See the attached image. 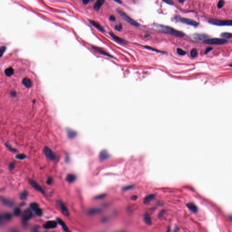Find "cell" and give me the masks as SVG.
Segmentation results:
<instances>
[{
    "instance_id": "cell-1",
    "label": "cell",
    "mask_w": 232,
    "mask_h": 232,
    "mask_svg": "<svg viewBox=\"0 0 232 232\" xmlns=\"http://www.w3.org/2000/svg\"><path fill=\"white\" fill-rule=\"evenodd\" d=\"M157 28L159 30L165 33L169 34V35L175 36L178 37H183L184 36L185 34L181 31L175 30V29L170 27L169 26H167L166 25H158Z\"/></svg>"
},
{
    "instance_id": "cell-2",
    "label": "cell",
    "mask_w": 232,
    "mask_h": 232,
    "mask_svg": "<svg viewBox=\"0 0 232 232\" xmlns=\"http://www.w3.org/2000/svg\"><path fill=\"white\" fill-rule=\"evenodd\" d=\"M117 12L118 13L119 16L123 19L126 21L127 23L130 24V25L136 26V27H138L140 26L139 24L136 21L134 20L133 19L131 18L130 17H129L124 12H123L121 10H120L119 9H118L117 10Z\"/></svg>"
},
{
    "instance_id": "cell-3",
    "label": "cell",
    "mask_w": 232,
    "mask_h": 232,
    "mask_svg": "<svg viewBox=\"0 0 232 232\" xmlns=\"http://www.w3.org/2000/svg\"><path fill=\"white\" fill-rule=\"evenodd\" d=\"M208 22L213 25L217 26H232V20H220L217 19H210Z\"/></svg>"
},
{
    "instance_id": "cell-4",
    "label": "cell",
    "mask_w": 232,
    "mask_h": 232,
    "mask_svg": "<svg viewBox=\"0 0 232 232\" xmlns=\"http://www.w3.org/2000/svg\"><path fill=\"white\" fill-rule=\"evenodd\" d=\"M227 42L228 41L225 39L219 38L208 39L204 40V43L211 45H222L226 44Z\"/></svg>"
},
{
    "instance_id": "cell-5",
    "label": "cell",
    "mask_w": 232,
    "mask_h": 232,
    "mask_svg": "<svg viewBox=\"0 0 232 232\" xmlns=\"http://www.w3.org/2000/svg\"><path fill=\"white\" fill-rule=\"evenodd\" d=\"M32 216V213L30 209H27L23 212L22 215V221L24 225L26 224L27 222L29 220L31 219Z\"/></svg>"
},
{
    "instance_id": "cell-6",
    "label": "cell",
    "mask_w": 232,
    "mask_h": 232,
    "mask_svg": "<svg viewBox=\"0 0 232 232\" xmlns=\"http://www.w3.org/2000/svg\"><path fill=\"white\" fill-rule=\"evenodd\" d=\"M44 153L47 158L50 161H54L56 158L55 154L48 147H45L44 148Z\"/></svg>"
},
{
    "instance_id": "cell-7",
    "label": "cell",
    "mask_w": 232,
    "mask_h": 232,
    "mask_svg": "<svg viewBox=\"0 0 232 232\" xmlns=\"http://www.w3.org/2000/svg\"><path fill=\"white\" fill-rule=\"evenodd\" d=\"M179 20L182 23L188 25H191L194 27H196L199 25V23L193 20L192 19H188V18H183L180 17L179 18Z\"/></svg>"
},
{
    "instance_id": "cell-8",
    "label": "cell",
    "mask_w": 232,
    "mask_h": 232,
    "mask_svg": "<svg viewBox=\"0 0 232 232\" xmlns=\"http://www.w3.org/2000/svg\"><path fill=\"white\" fill-rule=\"evenodd\" d=\"M30 207L32 210L39 216H40L42 214V211L39 207L38 204L36 203H32L30 204Z\"/></svg>"
},
{
    "instance_id": "cell-9",
    "label": "cell",
    "mask_w": 232,
    "mask_h": 232,
    "mask_svg": "<svg viewBox=\"0 0 232 232\" xmlns=\"http://www.w3.org/2000/svg\"><path fill=\"white\" fill-rule=\"evenodd\" d=\"M29 182L34 188L37 190L38 191L40 192V193L42 194H44V191L43 189L42 188V187L40 185H39L37 182H35L34 180L32 179H30Z\"/></svg>"
},
{
    "instance_id": "cell-10",
    "label": "cell",
    "mask_w": 232,
    "mask_h": 232,
    "mask_svg": "<svg viewBox=\"0 0 232 232\" xmlns=\"http://www.w3.org/2000/svg\"><path fill=\"white\" fill-rule=\"evenodd\" d=\"M192 37L196 40L201 41L208 39L209 36L205 34H194L192 35Z\"/></svg>"
},
{
    "instance_id": "cell-11",
    "label": "cell",
    "mask_w": 232,
    "mask_h": 232,
    "mask_svg": "<svg viewBox=\"0 0 232 232\" xmlns=\"http://www.w3.org/2000/svg\"><path fill=\"white\" fill-rule=\"evenodd\" d=\"M110 155L106 150H102L99 154V159L101 161H104L110 157Z\"/></svg>"
},
{
    "instance_id": "cell-12",
    "label": "cell",
    "mask_w": 232,
    "mask_h": 232,
    "mask_svg": "<svg viewBox=\"0 0 232 232\" xmlns=\"http://www.w3.org/2000/svg\"><path fill=\"white\" fill-rule=\"evenodd\" d=\"M57 204L60 208L61 210V212H62L63 214L65 216H68L69 215V211H68V209L67 208V207H66V206L64 205V204L63 203V202H62L61 201H58L57 202Z\"/></svg>"
},
{
    "instance_id": "cell-13",
    "label": "cell",
    "mask_w": 232,
    "mask_h": 232,
    "mask_svg": "<svg viewBox=\"0 0 232 232\" xmlns=\"http://www.w3.org/2000/svg\"><path fill=\"white\" fill-rule=\"evenodd\" d=\"M57 226V223L54 221H49L46 222L43 225V227L45 229L55 228Z\"/></svg>"
},
{
    "instance_id": "cell-14",
    "label": "cell",
    "mask_w": 232,
    "mask_h": 232,
    "mask_svg": "<svg viewBox=\"0 0 232 232\" xmlns=\"http://www.w3.org/2000/svg\"><path fill=\"white\" fill-rule=\"evenodd\" d=\"M88 21L90 23V24H91L93 26H94L95 28H96L99 31L102 32H104L105 31L104 29L97 22L91 20H88Z\"/></svg>"
},
{
    "instance_id": "cell-15",
    "label": "cell",
    "mask_w": 232,
    "mask_h": 232,
    "mask_svg": "<svg viewBox=\"0 0 232 232\" xmlns=\"http://www.w3.org/2000/svg\"><path fill=\"white\" fill-rule=\"evenodd\" d=\"M0 201L3 204L8 207H12L14 205V203L12 201L3 197H1Z\"/></svg>"
},
{
    "instance_id": "cell-16",
    "label": "cell",
    "mask_w": 232,
    "mask_h": 232,
    "mask_svg": "<svg viewBox=\"0 0 232 232\" xmlns=\"http://www.w3.org/2000/svg\"><path fill=\"white\" fill-rule=\"evenodd\" d=\"M109 34H110V35H111V36L112 37V38L115 41H116L117 42L119 43H120V44H126V40H125L123 39H122V38H120V37H119L118 36L116 35L115 34H114L112 32H110L109 33Z\"/></svg>"
},
{
    "instance_id": "cell-17",
    "label": "cell",
    "mask_w": 232,
    "mask_h": 232,
    "mask_svg": "<svg viewBox=\"0 0 232 232\" xmlns=\"http://www.w3.org/2000/svg\"><path fill=\"white\" fill-rule=\"evenodd\" d=\"M66 132L68 138L70 139L75 138L77 134L76 132L70 128H67Z\"/></svg>"
},
{
    "instance_id": "cell-18",
    "label": "cell",
    "mask_w": 232,
    "mask_h": 232,
    "mask_svg": "<svg viewBox=\"0 0 232 232\" xmlns=\"http://www.w3.org/2000/svg\"><path fill=\"white\" fill-rule=\"evenodd\" d=\"M105 2V0H97L94 6V10L98 12Z\"/></svg>"
},
{
    "instance_id": "cell-19",
    "label": "cell",
    "mask_w": 232,
    "mask_h": 232,
    "mask_svg": "<svg viewBox=\"0 0 232 232\" xmlns=\"http://www.w3.org/2000/svg\"><path fill=\"white\" fill-rule=\"evenodd\" d=\"M23 84L26 88H31L32 85L31 80L28 78H25L22 80Z\"/></svg>"
},
{
    "instance_id": "cell-20",
    "label": "cell",
    "mask_w": 232,
    "mask_h": 232,
    "mask_svg": "<svg viewBox=\"0 0 232 232\" xmlns=\"http://www.w3.org/2000/svg\"><path fill=\"white\" fill-rule=\"evenodd\" d=\"M57 223L59 224H60L61 225V226L62 227L64 231H68V227L66 225V224L64 222V221H63V220H61L60 218H57Z\"/></svg>"
},
{
    "instance_id": "cell-21",
    "label": "cell",
    "mask_w": 232,
    "mask_h": 232,
    "mask_svg": "<svg viewBox=\"0 0 232 232\" xmlns=\"http://www.w3.org/2000/svg\"><path fill=\"white\" fill-rule=\"evenodd\" d=\"M76 177L73 174H68L66 177V181L69 183H72L75 181Z\"/></svg>"
},
{
    "instance_id": "cell-22",
    "label": "cell",
    "mask_w": 232,
    "mask_h": 232,
    "mask_svg": "<svg viewBox=\"0 0 232 232\" xmlns=\"http://www.w3.org/2000/svg\"><path fill=\"white\" fill-rule=\"evenodd\" d=\"M95 50H96L99 53H100L101 54L104 55H105L106 56L109 57H112V58H113V57L111 55H110V54H108L107 52H106L105 51H104V50H102V49H101L100 48H98V47H94V46H93L92 47Z\"/></svg>"
},
{
    "instance_id": "cell-23",
    "label": "cell",
    "mask_w": 232,
    "mask_h": 232,
    "mask_svg": "<svg viewBox=\"0 0 232 232\" xmlns=\"http://www.w3.org/2000/svg\"><path fill=\"white\" fill-rule=\"evenodd\" d=\"M143 219H144L145 222L147 224H148L149 225H150L151 224L152 221H151V217H150L149 214H148V213H145Z\"/></svg>"
},
{
    "instance_id": "cell-24",
    "label": "cell",
    "mask_w": 232,
    "mask_h": 232,
    "mask_svg": "<svg viewBox=\"0 0 232 232\" xmlns=\"http://www.w3.org/2000/svg\"><path fill=\"white\" fill-rule=\"evenodd\" d=\"M155 195L154 194H151L147 196L144 200V203L145 204H148L150 203L151 201H152L155 198Z\"/></svg>"
},
{
    "instance_id": "cell-25",
    "label": "cell",
    "mask_w": 232,
    "mask_h": 232,
    "mask_svg": "<svg viewBox=\"0 0 232 232\" xmlns=\"http://www.w3.org/2000/svg\"><path fill=\"white\" fill-rule=\"evenodd\" d=\"M5 74L6 76L10 77L12 75L14 74V69H13L12 68L10 67L8 69H6L5 70Z\"/></svg>"
},
{
    "instance_id": "cell-26",
    "label": "cell",
    "mask_w": 232,
    "mask_h": 232,
    "mask_svg": "<svg viewBox=\"0 0 232 232\" xmlns=\"http://www.w3.org/2000/svg\"><path fill=\"white\" fill-rule=\"evenodd\" d=\"M12 217V216L10 213H6L4 215L1 216L0 217V220H4L6 221H9V220H11Z\"/></svg>"
},
{
    "instance_id": "cell-27",
    "label": "cell",
    "mask_w": 232,
    "mask_h": 232,
    "mask_svg": "<svg viewBox=\"0 0 232 232\" xmlns=\"http://www.w3.org/2000/svg\"><path fill=\"white\" fill-rule=\"evenodd\" d=\"M221 37L225 39H231L232 38V34L228 32H224L220 35Z\"/></svg>"
},
{
    "instance_id": "cell-28",
    "label": "cell",
    "mask_w": 232,
    "mask_h": 232,
    "mask_svg": "<svg viewBox=\"0 0 232 232\" xmlns=\"http://www.w3.org/2000/svg\"><path fill=\"white\" fill-rule=\"evenodd\" d=\"M100 211V209H99L98 208H92V209H90V210H89L88 213H89V214L93 215V214H95L96 213H99Z\"/></svg>"
},
{
    "instance_id": "cell-29",
    "label": "cell",
    "mask_w": 232,
    "mask_h": 232,
    "mask_svg": "<svg viewBox=\"0 0 232 232\" xmlns=\"http://www.w3.org/2000/svg\"><path fill=\"white\" fill-rule=\"evenodd\" d=\"M28 196V192L26 191H23L20 194V198L22 200H25Z\"/></svg>"
},
{
    "instance_id": "cell-30",
    "label": "cell",
    "mask_w": 232,
    "mask_h": 232,
    "mask_svg": "<svg viewBox=\"0 0 232 232\" xmlns=\"http://www.w3.org/2000/svg\"><path fill=\"white\" fill-rule=\"evenodd\" d=\"M190 56L192 58H195L198 55V51L196 49H193L191 50L190 53Z\"/></svg>"
},
{
    "instance_id": "cell-31",
    "label": "cell",
    "mask_w": 232,
    "mask_h": 232,
    "mask_svg": "<svg viewBox=\"0 0 232 232\" xmlns=\"http://www.w3.org/2000/svg\"><path fill=\"white\" fill-rule=\"evenodd\" d=\"M16 159H17L18 160H24L26 158V156L24 154H21L20 153V154H18L16 155Z\"/></svg>"
},
{
    "instance_id": "cell-32",
    "label": "cell",
    "mask_w": 232,
    "mask_h": 232,
    "mask_svg": "<svg viewBox=\"0 0 232 232\" xmlns=\"http://www.w3.org/2000/svg\"><path fill=\"white\" fill-rule=\"evenodd\" d=\"M177 53L180 55H185L186 54V52L185 50H183L181 48H178L177 49Z\"/></svg>"
},
{
    "instance_id": "cell-33",
    "label": "cell",
    "mask_w": 232,
    "mask_h": 232,
    "mask_svg": "<svg viewBox=\"0 0 232 232\" xmlns=\"http://www.w3.org/2000/svg\"><path fill=\"white\" fill-rule=\"evenodd\" d=\"M187 207H188L191 210V211H193L194 212H195L196 210V208L195 206H194V205L192 204H189L187 205Z\"/></svg>"
},
{
    "instance_id": "cell-34",
    "label": "cell",
    "mask_w": 232,
    "mask_h": 232,
    "mask_svg": "<svg viewBox=\"0 0 232 232\" xmlns=\"http://www.w3.org/2000/svg\"><path fill=\"white\" fill-rule=\"evenodd\" d=\"M106 194H102L98 195L96 196L94 198V199L95 200H101L103 198H104L106 196Z\"/></svg>"
},
{
    "instance_id": "cell-35",
    "label": "cell",
    "mask_w": 232,
    "mask_h": 232,
    "mask_svg": "<svg viewBox=\"0 0 232 232\" xmlns=\"http://www.w3.org/2000/svg\"><path fill=\"white\" fill-rule=\"evenodd\" d=\"M21 213L20 209L19 208H16L15 209L14 211V214L15 216H19Z\"/></svg>"
},
{
    "instance_id": "cell-36",
    "label": "cell",
    "mask_w": 232,
    "mask_h": 232,
    "mask_svg": "<svg viewBox=\"0 0 232 232\" xmlns=\"http://www.w3.org/2000/svg\"><path fill=\"white\" fill-rule=\"evenodd\" d=\"M224 3H225V1L224 0H220L218 3V5H217L218 8L219 9L222 8L223 6H224Z\"/></svg>"
},
{
    "instance_id": "cell-37",
    "label": "cell",
    "mask_w": 232,
    "mask_h": 232,
    "mask_svg": "<svg viewBox=\"0 0 232 232\" xmlns=\"http://www.w3.org/2000/svg\"><path fill=\"white\" fill-rule=\"evenodd\" d=\"M6 145L7 148H8V149L9 150H10V151H12V152H15V151H16V150L15 148H14L13 147H12V145H11L8 142H7V143H6Z\"/></svg>"
},
{
    "instance_id": "cell-38",
    "label": "cell",
    "mask_w": 232,
    "mask_h": 232,
    "mask_svg": "<svg viewBox=\"0 0 232 232\" xmlns=\"http://www.w3.org/2000/svg\"><path fill=\"white\" fill-rule=\"evenodd\" d=\"M122 25H121V24H117L116 25V26H115V29L116 31H122Z\"/></svg>"
},
{
    "instance_id": "cell-39",
    "label": "cell",
    "mask_w": 232,
    "mask_h": 232,
    "mask_svg": "<svg viewBox=\"0 0 232 232\" xmlns=\"http://www.w3.org/2000/svg\"><path fill=\"white\" fill-rule=\"evenodd\" d=\"M144 47L148 49V50H152L153 51H155V52H161V51H160L158 50H157L156 49H154L151 47H150V46H144Z\"/></svg>"
},
{
    "instance_id": "cell-40",
    "label": "cell",
    "mask_w": 232,
    "mask_h": 232,
    "mask_svg": "<svg viewBox=\"0 0 232 232\" xmlns=\"http://www.w3.org/2000/svg\"><path fill=\"white\" fill-rule=\"evenodd\" d=\"M162 0L169 5H173L174 4L172 0Z\"/></svg>"
},
{
    "instance_id": "cell-41",
    "label": "cell",
    "mask_w": 232,
    "mask_h": 232,
    "mask_svg": "<svg viewBox=\"0 0 232 232\" xmlns=\"http://www.w3.org/2000/svg\"><path fill=\"white\" fill-rule=\"evenodd\" d=\"M6 50V46H1V48H0V54H1V56H2L3 54H4V53L5 51Z\"/></svg>"
},
{
    "instance_id": "cell-42",
    "label": "cell",
    "mask_w": 232,
    "mask_h": 232,
    "mask_svg": "<svg viewBox=\"0 0 232 232\" xmlns=\"http://www.w3.org/2000/svg\"><path fill=\"white\" fill-rule=\"evenodd\" d=\"M15 168V163L14 162L10 163L9 165V169L10 170H12Z\"/></svg>"
},
{
    "instance_id": "cell-43",
    "label": "cell",
    "mask_w": 232,
    "mask_h": 232,
    "mask_svg": "<svg viewBox=\"0 0 232 232\" xmlns=\"http://www.w3.org/2000/svg\"><path fill=\"white\" fill-rule=\"evenodd\" d=\"M52 182H53V179L51 177H49L47 180V184L49 185H51L52 183Z\"/></svg>"
},
{
    "instance_id": "cell-44",
    "label": "cell",
    "mask_w": 232,
    "mask_h": 232,
    "mask_svg": "<svg viewBox=\"0 0 232 232\" xmlns=\"http://www.w3.org/2000/svg\"><path fill=\"white\" fill-rule=\"evenodd\" d=\"M132 188H133V186L132 185H128V186H126V187H124L123 188V189L124 190H126L130 189Z\"/></svg>"
},
{
    "instance_id": "cell-45",
    "label": "cell",
    "mask_w": 232,
    "mask_h": 232,
    "mask_svg": "<svg viewBox=\"0 0 232 232\" xmlns=\"http://www.w3.org/2000/svg\"><path fill=\"white\" fill-rule=\"evenodd\" d=\"M213 48H211V47H208L207 48V49H206V50L205 51V54H207L208 53H209V52H210L211 50H212Z\"/></svg>"
},
{
    "instance_id": "cell-46",
    "label": "cell",
    "mask_w": 232,
    "mask_h": 232,
    "mask_svg": "<svg viewBox=\"0 0 232 232\" xmlns=\"http://www.w3.org/2000/svg\"><path fill=\"white\" fill-rule=\"evenodd\" d=\"M109 20H111L112 21H114L116 20V18H115L114 16L112 15L109 17Z\"/></svg>"
},
{
    "instance_id": "cell-47",
    "label": "cell",
    "mask_w": 232,
    "mask_h": 232,
    "mask_svg": "<svg viewBox=\"0 0 232 232\" xmlns=\"http://www.w3.org/2000/svg\"><path fill=\"white\" fill-rule=\"evenodd\" d=\"M90 0H82V1H83V4H87L89 2Z\"/></svg>"
},
{
    "instance_id": "cell-48",
    "label": "cell",
    "mask_w": 232,
    "mask_h": 232,
    "mask_svg": "<svg viewBox=\"0 0 232 232\" xmlns=\"http://www.w3.org/2000/svg\"><path fill=\"white\" fill-rule=\"evenodd\" d=\"M137 198H138V197L137 196L133 195L131 197V200L132 201H136V200H137Z\"/></svg>"
},
{
    "instance_id": "cell-49",
    "label": "cell",
    "mask_w": 232,
    "mask_h": 232,
    "mask_svg": "<svg viewBox=\"0 0 232 232\" xmlns=\"http://www.w3.org/2000/svg\"><path fill=\"white\" fill-rule=\"evenodd\" d=\"M113 0L119 4H121L122 3V1L121 0Z\"/></svg>"
},
{
    "instance_id": "cell-50",
    "label": "cell",
    "mask_w": 232,
    "mask_h": 232,
    "mask_svg": "<svg viewBox=\"0 0 232 232\" xmlns=\"http://www.w3.org/2000/svg\"><path fill=\"white\" fill-rule=\"evenodd\" d=\"M65 161L67 162H69V157L68 155H67L66 157V158H65Z\"/></svg>"
},
{
    "instance_id": "cell-51",
    "label": "cell",
    "mask_w": 232,
    "mask_h": 232,
    "mask_svg": "<svg viewBox=\"0 0 232 232\" xmlns=\"http://www.w3.org/2000/svg\"><path fill=\"white\" fill-rule=\"evenodd\" d=\"M185 0H178V1L180 2V3H183L184 1Z\"/></svg>"
},
{
    "instance_id": "cell-52",
    "label": "cell",
    "mask_w": 232,
    "mask_h": 232,
    "mask_svg": "<svg viewBox=\"0 0 232 232\" xmlns=\"http://www.w3.org/2000/svg\"><path fill=\"white\" fill-rule=\"evenodd\" d=\"M229 66H230V67H232V64H230V65H229Z\"/></svg>"
}]
</instances>
